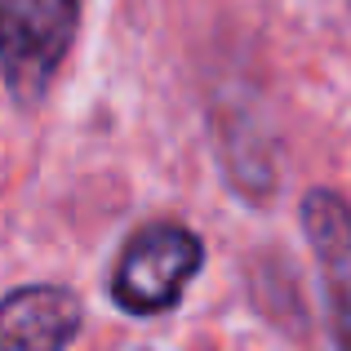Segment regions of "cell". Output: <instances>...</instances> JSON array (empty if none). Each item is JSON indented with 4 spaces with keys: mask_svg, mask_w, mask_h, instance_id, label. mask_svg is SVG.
Here are the masks:
<instances>
[{
    "mask_svg": "<svg viewBox=\"0 0 351 351\" xmlns=\"http://www.w3.org/2000/svg\"><path fill=\"white\" fill-rule=\"evenodd\" d=\"M205 267V245L182 223H147L125 240L107 293L129 316H160Z\"/></svg>",
    "mask_w": 351,
    "mask_h": 351,
    "instance_id": "1",
    "label": "cell"
},
{
    "mask_svg": "<svg viewBox=\"0 0 351 351\" xmlns=\"http://www.w3.org/2000/svg\"><path fill=\"white\" fill-rule=\"evenodd\" d=\"M302 232L316 249L320 276L329 289V325L334 347L351 351V205L338 191H307L302 196Z\"/></svg>",
    "mask_w": 351,
    "mask_h": 351,
    "instance_id": "3",
    "label": "cell"
},
{
    "mask_svg": "<svg viewBox=\"0 0 351 351\" xmlns=\"http://www.w3.org/2000/svg\"><path fill=\"white\" fill-rule=\"evenodd\" d=\"M85 307L67 285H23L0 298V351H67Z\"/></svg>",
    "mask_w": 351,
    "mask_h": 351,
    "instance_id": "4",
    "label": "cell"
},
{
    "mask_svg": "<svg viewBox=\"0 0 351 351\" xmlns=\"http://www.w3.org/2000/svg\"><path fill=\"white\" fill-rule=\"evenodd\" d=\"M80 27V0H0V76L18 103H36Z\"/></svg>",
    "mask_w": 351,
    "mask_h": 351,
    "instance_id": "2",
    "label": "cell"
}]
</instances>
